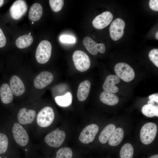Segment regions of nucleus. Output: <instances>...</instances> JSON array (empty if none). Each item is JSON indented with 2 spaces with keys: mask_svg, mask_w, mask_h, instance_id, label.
I'll use <instances>...</instances> for the list:
<instances>
[{
  "mask_svg": "<svg viewBox=\"0 0 158 158\" xmlns=\"http://www.w3.org/2000/svg\"><path fill=\"white\" fill-rule=\"evenodd\" d=\"M157 132V126L155 123L148 122L145 124L140 131L141 142L145 145L150 144L154 139Z\"/></svg>",
  "mask_w": 158,
  "mask_h": 158,
  "instance_id": "f03ea898",
  "label": "nucleus"
},
{
  "mask_svg": "<svg viewBox=\"0 0 158 158\" xmlns=\"http://www.w3.org/2000/svg\"><path fill=\"white\" fill-rule=\"evenodd\" d=\"M42 13L43 9L41 5L38 3H35L32 5L30 8L29 18L33 22L37 21L40 18Z\"/></svg>",
  "mask_w": 158,
  "mask_h": 158,
  "instance_id": "aec40b11",
  "label": "nucleus"
},
{
  "mask_svg": "<svg viewBox=\"0 0 158 158\" xmlns=\"http://www.w3.org/2000/svg\"><path fill=\"white\" fill-rule=\"evenodd\" d=\"M4 2V0H0V7L3 5Z\"/></svg>",
  "mask_w": 158,
  "mask_h": 158,
  "instance_id": "e433bc0d",
  "label": "nucleus"
},
{
  "mask_svg": "<svg viewBox=\"0 0 158 158\" xmlns=\"http://www.w3.org/2000/svg\"><path fill=\"white\" fill-rule=\"evenodd\" d=\"M53 79V75L51 73L47 71H43L35 78L34 86L37 89H43L50 84Z\"/></svg>",
  "mask_w": 158,
  "mask_h": 158,
  "instance_id": "ddd939ff",
  "label": "nucleus"
},
{
  "mask_svg": "<svg viewBox=\"0 0 158 158\" xmlns=\"http://www.w3.org/2000/svg\"><path fill=\"white\" fill-rule=\"evenodd\" d=\"M34 23V22H33V21H32V24H33Z\"/></svg>",
  "mask_w": 158,
  "mask_h": 158,
  "instance_id": "ea45409f",
  "label": "nucleus"
},
{
  "mask_svg": "<svg viewBox=\"0 0 158 158\" xmlns=\"http://www.w3.org/2000/svg\"><path fill=\"white\" fill-rule=\"evenodd\" d=\"M56 103L62 107H67L70 105L72 102V95L70 92H67L62 96H57L55 98Z\"/></svg>",
  "mask_w": 158,
  "mask_h": 158,
  "instance_id": "b1692460",
  "label": "nucleus"
},
{
  "mask_svg": "<svg viewBox=\"0 0 158 158\" xmlns=\"http://www.w3.org/2000/svg\"><path fill=\"white\" fill-rule=\"evenodd\" d=\"M36 116V112L34 110L23 108L19 111L17 118L20 124L25 125L32 123L34 120Z\"/></svg>",
  "mask_w": 158,
  "mask_h": 158,
  "instance_id": "4468645a",
  "label": "nucleus"
},
{
  "mask_svg": "<svg viewBox=\"0 0 158 158\" xmlns=\"http://www.w3.org/2000/svg\"><path fill=\"white\" fill-rule=\"evenodd\" d=\"M149 4L150 7L152 10L158 11V0H150Z\"/></svg>",
  "mask_w": 158,
  "mask_h": 158,
  "instance_id": "2f4dec72",
  "label": "nucleus"
},
{
  "mask_svg": "<svg viewBox=\"0 0 158 158\" xmlns=\"http://www.w3.org/2000/svg\"><path fill=\"white\" fill-rule=\"evenodd\" d=\"M11 90L14 95L18 96L25 92V85L21 79L18 76L14 75L11 78L10 83Z\"/></svg>",
  "mask_w": 158,
  "mask_h": 158,
  "instance_id": "2eb2a0df",
  "label": "nucleus"
},
{
  "mask_svg": "<svg viewBox=\"0 0 158 158\" xmlns=\"http://www.w3.org/2000/svg\"><path fill=\"white\" fill-rule=\"evenodd\" d=\"M72 156L71 150L66 147L60 149L56 152L55 158H72Z\"/></svg>",
  "mask_w": 158,
  "mask_h": 158,
  "instance_id": "bb28decb",
  "label": "nucleus"
},
{
  "mask_svg": "<svg viewBox=\"0 0 158 158\" xmlns=\"http://www.w3.org/2000/svg\"><path fill=\"white\" fill-rule=\"evenodd\" d=\"M54 116V110L51 107H45L39 111L37 115V123L41 127H47L53 122Z\"/></svg>",
  "mask_w": 158,
  "mask_h": 158,
  "instance_id": "20e7f679",
  "label": "nucleus"
},
{
  "mask_svg": "<svg viewBox=\"0 0 158 158\" xmlns=\"http://www.w3.org/2000/svg\"><path fill=\"white\" fill-rule=\"evenodd\" d=\"M65 137V132L57 128L47 134L44 138V141L49 146L58 147L62 144Z\"/></svg>",
  "mask_w": 158,
  "mask_h": 158,
  "instance_id": "423d86ee",
  "label": "nucleus"
},
{
  "mask_svg": "<svg viewBox=\"0 0 158 158\" xmlns=\"http://www.w3.org/2000/svg\"><path fill=\"white\" fill-rule=\"evenodd\" d=\"M60 40L62 42L73 43L75 42V37L69 35H64L60 36Z\"/></svg>",
  "mask_w": 158,
  "mask_h": 158,
  "instance_id": "7c9ffc66",
  "label": "nucleus"
},
{
  "mask_svg": "<svg viewBox=\"0 0 158 158\" xmlns=\"http://www.w3.org/2000/svg\"><path fill=\"white\" fill-rule=\"evenodd\" d=\"M125 25L124 21L120 18H117L113 21L109 29L110 36L112 40L116 41L122 37Z\"/></svg>",
  "mask_w": 158,
  "mask_h": 158,
  "instance_id": "1a4fd4ad",
  "label": "nucleus"
},
{
  "mask_svg": "<svg viewBox=\"0 0 158 158\" xmlns=\"http://www.w3.org/2000/svg\"><path fill=\"white\" fill-rule=\"evenodd\" d=\"M155 37L157 40H158V32H157L155 35Z\"/></svg>",
  "mask_w": 158,
  "mask_h": 158,
  "instance_id": "4c0bfd02",
  "label": "nucleus"
},
{
  "mask_svg": "<svg viewBox=\"0 0 158 158\" xmlns=\"http://www.w3.org/2000/svg\"><path fill=\"white\" fill-rule=\"evenodd\" d=\"M120 78L117 75H110L108 76L105 78L103 88L104 91L116 93L119 90L118 88L115 84L120 82Z\"/></svg>",
  "mask_w": 158,
  "mask_h": 158,
  "instance_id": "dca6fc26",
  "label": "nucleus"
},
{
  "mask_svg": "<svg viewBox=\"0 0 158 158\" xmlns=\"http://www.w3.org/2000/svg\"><path fill=\"white\" fill-rule=\"evenodd\" d=\"M27 8V4L25 1L16 0L13 3L10 8V16L14 19H19L26 12Z\"/></svg>",
  "mask_w": 158,
  "mask_h": 158,
  "instance_id": "9d476101",
  "label": "nucleus"
},
{
  "mask_svg": "<svg viewBox=\"0 0 158 158\" xmlns=\"http://www.w3.org/2000/svg\"><path fill=\"white\" fill-rule=\"evenodd\" d=\"M116 129L115 126L110 124L106 126L102 130L99 137V142L102 144L106 143L110 138Z\"/></svg>",
  "mask_w": 158,
  "mask_h": 158,
  "instance_id": "4be33fe9",
  "label": "nucleus"
},
{
  "mask_svg": "<svg viewBox=\"0 0 158 158\" xmlns=\"http://www.w3.org/2000/svg\"><path fill=\"white\" fill-rule=\"evenodd\" d=\"M99 98L104 104L111 106L116 104L119 100L118 97L114 93L104 91L101 93Z\"/></svg>",
  "mask_w": 158,
  "mask_h": 158,
  "instance_id": "6ab92c4d",
  "label": "nucleus"
},
{
  "mask_svg": "<svg viewBox=\"0 0 158 158\" xmlns=\"http://www.w3.org/2000/svg\"><path fill=\"white\" fill-rule=\"evenodd\" d=\"M113 18L112 14L106 11L97 16L93 20L92 24L95 28L98 29H103L109 25Z\"/></svg>",
  "mask_w": 158,
  "mask_h": 158,
  "instance_id": "f8f14e48",
  "label": "nucleus"
},
{
  "mask_svg": "<svg viewBox=\"0 0 158 158\" xmlns=\"http://www.w3.org/2000/svg\"><path fill=\"white\" fill-rule=\"evenodd\" d=\"M149 100H152L157 103H158V93H155L150 95L148 97Z\"/></svg>",
  "mask_w": 158,
  "mask_h": 158,
  "instance_id": "72a5a7b5",
  "label": "nucleus"
},
{
  "mask_svg": "<svg viewBox=\"0 0 158 158\" xmlns=\"http://www.w3.org/2000/svg\"><path fill=\"white\" fill-rule=\"evenodd\" d=\"M49 2L51 9L54 11L57 12L60 11L64 5L63 0H49Z\"/></svg>",
  "mask_w": 158,
  "mask_h": 158,
  "instance_id": "c85d7f7f",
  "label": "nucleus"
},
{
  "mask_svg": "<svg viewBox=\"0 0 158 158\" xmlns=\"http://www.w3.org/2000/svg\"><path fill=\"white\" fill-rule=\"evenodd\" d=\"M83 43L87 51L92 55H96L98 52L103 54L105 51V47L104 44L97 43L89 37H85Z\"/></svg>",
  "mask_w": 158,
  "mask_h": 158,
  "instance_id": "9b49d317",
  "label": "nucleus"
},
{
  "mask_svg": "<svg viewBox=\"0 0 158 158\" xmlns=\"http://www.w3.org/2000/svg\"><path fill=\"white\" fill-rule=\"evenodd\" d=\"M0 158H1V157H0Z\"/></svg>",
  "mask_w": 158,
  "mask_h": 158,
  "instance_id": "a19ab883",
  "label": "nucleus"
},
{
  "mask_svg": "<svg viewBox=\"0 0 158 158\" xmlns=\"http://www.w3.org/2000/svg\"><path fill=\"white\" fill-rule=\"evenodd\" d=\"M154 102H155L152 100H149L147 102V104L154 105Z\"/></svg>",
  "mask_w": 158,
  "mask_h": 158,
  "instance_id": "f704fd0d",
  "label": "nucleus"
},
{
  "mask_svg": "<svg viewBox=\"0 0 158 158\" xmlns=\"http://www.w3.org/2000/svg\"><path fill=\"white\" fill-rule=\"evenodd\" d=\"M31 34V33L30 32H29L28 33V35H30V34Z\"/></svg>",
  "mask_w": 158,
  "mask_h": 158,
  "instance_id": "58836bf2",
  "label": "nucleus"
},
{
  "mask_svg": "<svg viewBox=\"0 0 158 158\" xmlns=\"http://www.w3.org/2000/svg\"><path fill=\"white\" fill-rule=\"evenodd\" d=\"M33 42L32 36L28 34H26L19 37L16 40L15 44L18 48L23 49L30 46Z\"/></svg>",
  "mask_w": 158,
  "mask_h": 158,
  "instance_id": "5701e85b",
  "label": "nucleus"
},
{
  "mask_svg": "<svg viewBox=\"0 0 158 158\" xmlns=\"http://www.w3.org/2000/svg\"><path fill=\"white\" fill-rule=\"evenodd\" d=\"M141 110L142 113L147 117H152L155 116H158L157 105L146 104L142 107Z\"/></svg>",
  "mask_w": 158,
  "mask_h": 158,
  "instance_id": "393cba45",
  "label": "nucleus"
},
{
  "mask_svg": "<svg viewBox=\"0 0 158 158\" xmlns=\"http://www.w3.org/2000/svg\"><path fill=\"white\" fill-rule=\"evenodd\" d=\"M124 137V131L121 128L115 130L108 140L109 144L112 146L118 145L122 140Z\"/></svg>",
  "mask_w": 158,
  "mask_h": 158,
  "instance_id": "412c9836",
  "label": "nucleus"
},
{
  "mask_svg": "<svg viewBox=\"0 0 158 158\" xmlns=\"http://www.w3.org/2000/svg\"><path fill=\"white\" fill-rule=\"evenodd\" d=\"M98 126L92 124L85 127L81 132L79 137L80 141L83 143L88 144L92 142L98 132Z\"/></svg>",
  "mask_w": 158,
  "mask_h": 158,
  "instance_id": "0eeeda50",
  "label": "nucleus"
},
{
  "mask_svg": "<svg viewBox=\"0 0 158 158\" xmlns=\"http://www.w3.org/2000/svg\"><path fill=\"white\" fill-rule=\"evenodd\" d=\"M149 158H158V155L155 154L153 155L150 157Z\"/></svg>",
  "mask_w": 158,
  "mask_h": 158,
  "instance_id": "c9c22d12",
  "label": "nucleus"
},
{
  "mask_svg": "<svg viewBox=\"0 0 158 158\" xmlns=\"http://www.w3.org/2000/svg\"><path fill=\"white\" fill-rule=\"evenodd\" d=\"M51 51V45L49 41L46 40L41 41L36 50L35 58L36 60L41 64L46 63L50 58Z\"/></svg>",
  "mask_w": 158,
  "mask_h": 158,
  "instance_id": "f257e3e1",
  "label": "nucleus"
},
{
  "mask_svg": "<svg viewBox=\"0 0 158 158\" xmlns=\"http://www.w3.org/2000/svg\"><path fill=\"white\" fill-rule=\"evenodd\" d=\"M73 59L74 64L77 70L84 72L89 68L90 61L88 55L81 50L75 51L73 55Z\"/></svg>",
  "mask_w": 158,
  "mask_h": 158,
  "instance_id": "7ed1b4c3",
  "label": "nucleus"
},
{
  "mask_svg": "<svg viewBox=\"0 0 158 158\" xmlns=\"http://www.w3.org/2000/svg\"><path fill=\"white\" fill-rule=\"evenodd\" d=\"M6 43V39L3 32L0 28V48L4 47Z\"/></svg>",
  "mask_w": 158,
  "mask_h": 158,
  "instance_id": "473e14b6",
  "label": "nucleus"
},
{
  "mask_svg": "<svg viewBox=\"0 0 158 158\" xmlns=\"http://www.w3.org/2000/svg\"><path fill=\"white\" fill-rule=\"evenodd\" d=\"M0 96L2 102L4 104L11 103L13 99V94L10 87L7 83L2 85L0 88Z\"/></svg>",
  "mask_w": 158,
  "mask_h": 158,
  "instance_id": "a211bd4d",
  "label": "nucleus"
},
{
  "mask_svg": "<svg viewBox=\"0 0 158 158\" xmlns=\"http://www.w3.org/2000/svg\"><path fill=\"white\" fill-rule=\"evenodd\" d=\"M134 149L132 145L129 143H126L121 147L120 152L121 158H132Z\"/></svg>",
  "mask_w": 158,
  "mask_h": 158,
  "instance_id": "a878e982",
  "label": "nucleus"
},
{
  "mask_svg": "<svg viewBox=\"0 0 158 158\" xmlns=\"http://www.w3.org/2000/svg\"><path fill=\"white\" fill-rule=\"evenodd\" d=\"M91 83L88 80L82 82L79 85L77 92V96L80 101H85L87 97L90 92Z\"/></svg>",
  "mask_w": 158,
  "mask_h": 158,
  "instance_id": "f3484780",
  "label": "nucleus"
},
{
  "mask_svg": "<svg viewBox=\"0 0 158 158\" xmlns=\"http://www.w3.org/2000/svg\"><path fill=\"white\" fill-rule=\"evenodd\" d=\"M149 57L150 61L157 67H158V49H154L151 50L149 54Z\"/></svg>",
  "mask_w": 158,
  "mask_h": 158,
  "instance_id": "c756f323",
  "label": "nucleus"
},
{
  "mask_svg": "<svg viewBox=\"0 0 158 158\" xmlns=\"http://www.w3.org/2000/svg\"><path fill=\"white\" fill-rule=\"evenodd\" d=\"M114 70L117 76L125 82H130L135 77L133 69L126 63L120 62L117 63L115 66Z\"/></svg>",
  "mask_w": 158,
  "mask_h": 158,
  "instance_id": "39448f33",
  "label": "nucleus"
},
{
  "mask_svg": "<svg viewBox=\"0 0 158 158\" xmlns=\"http://www.w3.org/2000/svg\"><path fill=\"white\" fill-rule=\"evenodd\" d=\"M8 145V139L6 135L0 133V154L5 153Z\"/></svg>",
  "mask_w": 158,
  "mask_h": 158,
  "instance_id": "cd10ccee",
  "label": "nucleus"
},
{
  "mask_svg": "<svg viewBox=\"0 0 158 158\" xmlns=\"http://www.w3.org/2000/svg\"><path fill=\"white\" fill-rule=\"evenodd\" d=\"M12 132L14 138L16 142L22 146H24L28 144L29 137L28 135L23 127L19 123L14 124Z\"/></svg>",
  "mask_w": 158,
  "mask_h": 158,
  "instance_id": "6e6552de",
  "label": "nucleus"
}]
</instances>
